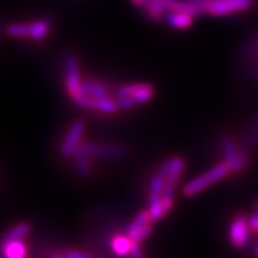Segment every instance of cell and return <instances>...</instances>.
<instances>
[{
	"label": "cell",
	"instance_id": "obj_2",
	"mask_svg": "<svg viewBox=\"0 0 258 258\" xmlns=\"http://www.w3.org/2000/svg\"><path fill=\"white\" fill-rule=\"evenodd\" d=\"M220 145L226 163L230 166L231 172L239 173L247 166L250 158L246 147L238 146L230 137H222Z\"/></svg>",
	"mask_w": 258,
	"mask_h": 258
},
{
	"label": "cell",
	"instance_id": "obj_26",
	"mask_svg": "<svg viewBox=\"0 0 258 258\" xmlns=\"http://www.w3.org/2000/svg\"><path fill=\"white\" fill-rule=\"evenodd\" d=\"M249 224H250V227L252 228L253 231L258 232V213H257V214L250 215V218H249Z\"/></svg>",
	"mask_w": 258,
	"mask_h": 258
},
{
	"label": "cell",
	"instance_id": "obj_4",
	"mask_svg": "<svg viewBox=\"0 0 258 258\" xmlns=\"http://www.w3.org/2000/svg\"><path fill=\"white\" fill-rule=\"evenodd\" d=\"M64 72H66V86L71 98L74 99L82 95V80H80L79 63L76 56L64 57Z\"/></svg>",
	"mask_w": 258,
	"mask_h": 258
},
{
	"label": "cell",
	"instance_id": "obj_9",
	"mask_svg": "<svg viewBox=\"0 0 258 258\" xmlns=\"http://www.w3.org/2000/svg\"><path fill=\"white\" fill-rule=\"evenodd\" d=\"M249 220L244 215H238L230 226V239L235 247H244L249 241Z\"/></svg>",
	"mask_w": 258,
	"mask_h": 258
},
{
	"label": "cell",
	"instance_id": "obj_7",
	"mask_svg": "<svg viewBox=\"0 0 258 258\" xmlns=\"http://www.w3.org/2000/svg\"><path fill=\"white\" fill-rule=\"evenodd\" d=\"M73 101L77 105L82 106V108L106 112V114H112V112H115L118 109L116 101H112L109 97H105V98H93V97L80 95L77 98H74Z\"/></svg>",
	"mask_w": 258,
	"mask_h": 258
},
{
	"label": "cell",
	"instance_id": "obj_27",
	"mask_svg": "<svg viewBox=\"0 0 258 258\" xmlns=\"http://www.w3.org/2000/svg\"><path fill=\"white\" fill-rule=\"evenodd\" d=\"M131 2L133 3L134 5H137V6H143L145 0H131Z\"/></svg>",
	"mask_w": 258,
	"mask_h": 258
},
{
	"label": "cell",
	"instance_id": "obj_6",
	"mask_svg": "<svg viewBox=\"0 0 258 258\" xmlns=\"http://www.w3.org/2000/svg\"><path fill=\"white\" fill-rule=\"evenodd\" d=\"M116 97L128 96L133 98L137 104H144L150 101L154 95V89L148 84H128V85L120 86L116 90Z\"/></svg>",
	"mask_w": 258,
	"mask_h": 258
},
{
	"label": "cell",
	"instance_id": "obj_12",
	"mask_svg": "<svg viewBox=\"0 0 258 258\" xmlns=\"http://www.w3.org/2000/svg\"><path fill=\"white\" fill-rule=\"evenodd\" d=\"M141 8L144 9L145 15L148 18L156 22L165 18L167 12H169L165 8V5H164L163 0H145L144 5Z\"/></svg>",
	"mask_w": 258,
	"mask_h": 258
},
{
	"label": "cell",
	"instance_id": "obj_29",
	"mask_svg": "<svg viewBox=\"0 0 258 258\" xmlns=\"http://www.w3.org/2000/svg\"><path fill=\"white\" fill-rule=\"evenodd\" d=\"M214 2H217V0H209V3H211V4H212V3H214Z\"/></svg>",
	"mask_w": 258,
	"mask_h": 258
},
{
	"label": "cell",
	"instance_id": "obj_24",
	"mask_svg": "<svg viewBox=\"0 0 258 258\" xmlns=\"http://www.w3.org/2000/svg\"><path fill=\"white\" fill-rule=\"evenodd\" d=\"M67 258H102L98 256H93V254L90 253H85V252H80V251H73L71 250L66 253Z\"/></svg>",
	"mask_w": 258,
	"mask_h": 258
},
{
	"label": "cell",
	"instance_id": "obj_16",
	"mask_svg": "<svg viewBox=\"0 0 258 258\" xmlns=\"http://www.w3.org/2000/svg\"><path fill=\"white\" fill-rule=\"evenodd\" d=\"M3 254L5 258H25V245L21 239L4 240Z\"/></svg>",
	"mask_w": 258,
	"mask_h": 258
},
{
	"label": "cell",
	"instance_id": "obj_28",
	"mask_svg": "<svg viewBox=\"0 0 258 258\" xmlns=\"http://www.w3.org/2000/svg\"><path fill=\"white\" fill-rule=\"evenodd\" d=\"M51 258H67L66 256H54V257H51Z\"/></svg>",
	"mask_w": 258,
	"mask_h": 258
},
{
	"label": "cell",
	"instance_id": "obj_8",
	"mask_svg": "<svg viewBox=\"0 0 258 258\" xmlns=\"http://www.w3.org/2000/svg\"><path fill=\"white\" fill-rule=\"evenodd\" d=\"M84 131H85V124H84L83 121H76L71 125L70 131L67 132V135L64 137L60 148V152L63 157L73 156L77 147L80 144V139H82Z\"/></svg>",
	"mask_w": 258,
	"mask_h": 258
},
{
	"label": "cell",
	"instance_id": "obj_18",
	"mask_svg": "<svg viewBox=\"0 0 258 258\" xmlns=\"http://www.w3.org/2000/svg\"><path fill=\"white\" fill-rule=\"evenodd\" d=\"M258 145V115L254 117L252 123L249 127L246 135L244 139V146L247 150H252V148L257 147Z\"/></svg>",
	"mask_w": 258,
	"mask_h": 258
},
{
	"label": "cell",
	"instance_id": "obj_5",
	"mask_svg": "<svg viewBox=\"0 0 258 258\" xmlns=\"http://www.w3.org/2000/svg\"><path fill=\"white\" fill-rule=\"evenodd\" d=\"M252 3L253 0H217L211 4L208 15L222 17V16L239 14L249 10L252 6Z\"/></svg>",
	"mask_w": 258,
	"mask_h": 258
},
{
	"label": "cell",
	"instance_id": "obj_14",
	"mask_svg": "<svg viewBox=\"0 0 258 258\" xmlns=\"http://www.w3.org/2000/svg\"><path fill=\"white\" fill-rule=\"evenodd\" d=\"M82 95L93 98H105L109 97V92L104 84L95 79H86L82 83Z\"/></svg>",
	"mask_w": 258,
	"mask_h": 258
},
{
	"label": "cell",
	"instance_id": "obj_10",
	"mask_svg": "<svg viewBox=\"0 0 258 258\" xmlns=\"http://www.w3.org/2000/svg\"><path fill=\"white\" fill-rule=\"evenodd\" d=\"M159 171L166 177L167 183H172V184L177 185L183 175V171H184V160L179 157L171 158L163 164Z\"/></svg>",
	"mask_w": 258,
	"mask_h": 258
},
{
	"label": "cell",
	"instance_id": "obj_23",
	"mask_svg": "<svg viewBox=\"0 0 258 258\" xmlns=\"http://www.w3.org/2000/svg\"><path fill=\"white\" fill-rule=\"evenodd\" d=\"M151 232H152V222H151V224L143 226V227L135 231L134 233L129 234L128 237L133 240V243L140 244L141 241H144L148 237V235L151 234Z\"/></svg>",
	"mask_w": 258,
	"mask_h": 258
},
{
	"label": "cell",
	"instance_id": "obj_31",
	"mask_svg": "<svg viewBox=\"0 0 258 258\" xmlns=\"http://www.w3.org/2000/svg\"><path fill=\"white\" fill-rule=\"evenodd\" d=\"M257 256H258V249H257Z\"/></svg>",
	"mask_w": 258,
	"mask_h": 258
},
{
	"label": "cell",
	"instance_id": "obj_30",
	"mask_svg": "<svg viewBox=\"0 0 258 258\" xmlns=\"http://www.w3.org/2000/svg\"><path fill=\"white\" fill-rule=\"evenodd\" d=\"M257 213H258V201H257Z\"/></svg>",
	"mask_w": 258,
	"mask_h": 258
},
{
	"label": "cell",
	"instance_id": "obj_13",
	"mask_svg": "<svg viewBox=\"0 0 258 258\" xmlns=\"http://www.w3.org/2000/svg\"><path fill=\"white\" fill-rule=\"evenodd\" d=\"M195 17L189 14H185V12H167L165 16L166 23L170 25V27L179 29V30H184V29H188L192 25V22Z\"/></svg>",
	"mask_w": 258,
	"mask_h": 258
},
{
	"label": "cell",
	"instance_id": "obj_11",
	"mask_svg": "<svg viewBox=\"0 0 258 258\" xmlns=\"http://www.w3.org/2000/svg\"><path fill=\"white\" fill-rule=\"evenodd\" d=\"M51 30L50 19L41 18L34 22H29V37L35 42L43 41Z\"/></svg>",
	"mask_w": 258,
	"mask_h": 258
},
{
	"label": "cell",
	"instance_id": "obj_21",
	"mask_svg": "<svg viewBox=\"0 0 258 258\" xmlns=\"http://www.w3.org/2000/svg\"><path fill=\"white\" fill-rule=\"evenodd\" d=\"M6 32L11 37L28 38L29 37V23H15L6 28Z\"/></svg>",
	"mask_w": 258,
	"mask_h": 258
},
{
	"label": "cell",
	"instance_id": "obj_17",
	"mask_svg": "<svg viewBox=\"0 0 258 258\" xmlns=\"http://www.w3.org/2000/svg\"><path fill=\"white\" fill-rule=\"evenodd\" d=\"M133 240L127 235H116L111 240V247L116 253L120 256H125L131 253L132 246H133Z\"/></svg>",
	"mask_w": 258,
	"mask_h": 258
},
{
	"label": "cell",
	"instance_id": "obj_3",
	"mask_svg": "<svg viewBox=\"0 0 258 258\" xmlns=\"http://www.w3.org/2000/svg\"><path fill=\"white\" fill-rule=\"evenodd\" d=\"M74 154H80V156L85 157L112 158V159H116V158L124 157L125 150L122 146H120V145L79 144Z\"/></svg>",
	"mask_w": 258,
	"mask_h": 258
},
{
	"label": "cell",
	"instance_id": "obj_1",
	"mask_svg": "<svg viewBox=\"0 0 258 258\" xmlns=\"http://www.w3.org/2000/svg\"><path fill=\"white\" fill-rule=\"evenodd\" d=\"M230 166L228 164L224 161V163L218 164L214 167H212L211 170L206 171L203 175H200L190 180V182L186 183L183 188V194L188 198H191V196H195L200 194L201 191H203L206 188H208L209 185L214 184L215 182L220 180L224 178L230 173Z\"/></svg>",
	"mask_w": 258,
	"mask_h": 258
},
{
	"label": "cell",
	"instance_id": "obj_25",
	"mask_svg": "<svg viewBox=\"0 0 258 258\" xmlns=\"http://www.w3.org/2000/svg\"><path fill=\"white\" fill-rule=\"evenodd\" d=\"M131 256L132 258H144V254L141 252L140 247H139V244L134 243L133 246H132L131 250Z\"/></svg>",
	"mask_w": 258,
	"mask_h": 258
},
{
	"label": "cell",
	"instance_id": "obj_20",
	"mask_svg": "<svg viewBox=\"0 0 258 258\" xmlns=\"http://www.w3.org/2000/svg\"><path fill=\"white\" fill-rule=\"evenodd\" d=\"M152 221V219L150 217V213L148 211H143L140 212L139 214L135 217L133 220H132L131 224L128 226V230H127V234H132L134 233L135 231L139 230V228H141L143 226L147 225V224H151Z\"/></svg>",
	"mask_w": 258,
	"mask_h": 258
},
{
	"label": "cell",
	"instance_id": "obj_19",
	"mask_svg": "<svg viewBox=\"0 0 258 258\" xmlns=\"http://www.w3.org/2000/svg\"><path fill=\"white\" fill-rule=\"evenodd\" d=\"M31 227L28 222H19L15 227H12L8 233L5 234L4 240H14V239H22L30 232Z\"/></svg>",
	"mask_w": 258,
	"mask_h": 258
},
{
	"label": "cell",
	"instance_id": "obj_15",
	"mask_svg": "<svg viewBox=\"0 0 258 258\" xmlns=\"http://www.w3.org/2000/svg\"><path fill=\"white\" fill-rule=\"evenodd\" d=\"M173 206V199H169L164 196L160 201L150 203L148 205V213H150V217L152 219L153 222L159 221L160 219H163L167 213L170 212V209Z\"/></svg>",
	"mask_w": 258,
	"mask_h": 258
},
{
	"label": "cell",
	"instance_id": "obj_22",
	"mask_svg": "<svg viewBox=\"0 0 258 258\" xmlns=\"http://www.w3.org/2000/svg\"><path fill=\"white\" fill-rule=\"evenodd\" d=\"M88 158L89 157L80 156V154H74V166H76L77 172L83 177L89 176L91 173V167H90Z\"/></svg>",
	"mask_w": 258,
	"mask_h": 258
}]
</instances>
